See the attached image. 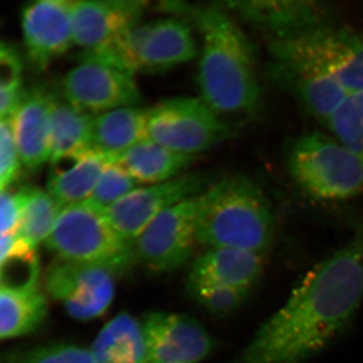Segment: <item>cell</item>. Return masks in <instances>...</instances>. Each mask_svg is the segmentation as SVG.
I'll list each match as a JSON object with an SVG mask.
<instances>
[{"label":"cell","instance_id":"obj_13","mask_svg":"<svg viewBox=\"0 0 363 363\" xmlns=\"http://www.w3.org/2000/svg\"><path fill=\"white\" fill-rule=\"evenodd\" d=\"M142 326L152 363H200L214 348L205 327L189 315L152 312Z\"/></svg>","mask_w":363,"mask_h":363},{"label":"cell","instance_id":"obj_29","mask_svg":"<svg viewBox=\"0 0 363 363\" xmlns=\"http://www.w3.org/2000/svg\"><path fill=\"white\" fill-rule=\"evenodd\" d=\"M188 290L200 305L217 316L235 312L250 295L245 291L200 279H188Z\"/></svg>","mask_w":363,"mask_h":363},{"label":"cell","instance_id":"obj_12","mask_svg":"<svg viewBox=\"0 0 363 363\" xmlns=\"http://www.w3.org/2000/svg\"><path fill=\"white\" fill-rule=\"evenodd\" d=\"M114 277L104 267L56 259L45 272V286L72 318L91 321L104 315L113 302Z\"/></svg>","mask_w":363,"mask_h":363},{"label":"cell","instance_id":"obj_28","mask_svg":"<svg viewBox=\"0 0 363 363\" xmlns=\"http://www.w3.org/2000/svg\"><path fill=\"white\" fill-rule=\"evenodd\" d=\"M333 138L363 162V114L350 96L324 124Z\"/></svg>","mask_w":363,"mask_h":363},{"label":"cell","instance_id":"obj_21","mask_svg":"<svg viewBox=\"0 0 363 363\" xmlns=\"http://www.w3.org/2000/svg\"><path fill=\"white\" fill-rule=\"evenodd\" d=\"M111 162L94 150L52 162L47 191L63 207L86 201Z\"/></svg>","mask_w":363,"mask_h":363},{"label":"cell","instance_id":"obj_14","mask_svg":"<svg viewBox=\"0 0 363 363\" xmlns=\"http://www.w3.org/2000/svg\"><path fill=\"white\" fill-rule=\"evenodd\" d=\"M72 0H38L21 9L26 54L38 70H45L74 45Z\"/></svg>","mask_w":363,"mask_h":363},{"label":"cell","instance_id":"obj_16","mask_svg":"<svg viewBox=\"0 0 363 363\" xmlns=\"http://www.w3.org/2000/svg\"><path fill=\"white\" fill-rule=\"evenodd\" d=\"M289 40H295L350 96L363 92L362 35L331 23Z\"/></svg>","mask_w":363,"mask_h":363},{"label":"cell","instance_id":"obj_37","mask_svg":"<svg viewBox=\"0 0 363 363\" xmlns=\"http://www.w3.org/2000/svg\"><path fill=\"white\" fill-rule=\"evenodd\" d=\"M354 101L357 102L358 108L360 109V111L362 112L363 114V92L358 93V94L351 95Z\"/></svg>","mask_w":363,"mask_h":363},{"label":"cell","instance_id":"obj_11","mask_svg":"<svg viewBox=\"0 0 363 363\" xmlns=\"http://www.w3.org/2000/svg\"><path fill=\"white\" fill-rule=\"evenodd\" d=\"M210 184L204 174L189 172L164 183L140 186L105 210L119 235L133 245L160 214L201 195Z\"/></svg>","mask_w":363,"mask_h":363},{"label":"cell","instance_id":"obj_9","mask_svg":"<svg viewBox=\"0 0 363 363\" xmlns=\"http://www.w3.org/2000/svg\"><path fill=\"white\" fill-rule=\"evenodd\" d=\"M198 197L169 208L143 229L133 243L136 264L167 272L191 259L198 243Z\"/></svg>","mask_w":363,"mask_h":363},{"label":"cell","instance_id":"obj_2","mask_svg":"<svg viewBox=\"0 0 363 363\" xmlns=\"http://www.w3.org/2000/svg\"><path fill=\"white\" fill-rule=\"evenodd\" d=\"M192 14L202 35L199 97L220 116L257 111L262 90L250 40L228 9L209 6Z\"/></svg>","mask_w":363,"mask_h":363},{"label":"cell","instance_id":"obj_26","mask_svg":"<svg viewBox=\"0 0 363 363\" xmlns=\"http://www.w3.org/2000/svg\"><path fill=\"white\" fill-rule=\"evenodd\" d=\"M23 193L25 204L16 233L30 247L37 248L49 238L63 206L42 189L25 186Z\"/></svg>","mask_w":363,"mask_h":363},{"label":"cell","instance_id":"obj_35","mask_svg":"<svg viewBox=\"0 0 363 363\" xmlns=\"http://www.w3.org/2000/svg\"><path fill=\"white\" fill-rule=\"evenodd\" d=\"M25 91L0 90V121L11 118L20 105Z\"/></svg>","mask_w":363,"mask_h":363},{"label":"cell","instance_id":"obj_25","mask_svg":"<svg viewBox=\"0 0 363 363\" xmlns=\"http://www.w3.org/2000/svg\"><path fill=\"white\" fill-rule=\"evenodd\" d=\"M47 315V301L40 288L23 292L0 289V338L35 331Z\"/></svg>","mask_w":363,"mask_h":363},{"label":"cell","instance_id":"obj_36","mask_svg":"<svg viewBox=\"0 0 363 363\" xmlns=\"http://www.w3.org/2000/svg\"><path fill=\"white\" fill-rule=\"evenodd\" d=\"M18 233L2 234L0 235V262L11 252L18 240Z\"/></svg>","mask_w":363,"mask_h":363},{"label":"cell","instance_id":"obj_23","mask_svg":"<svg viewBox=\"0 0 363 363\" xmlns=\"http://www.w3.org/2000/svg\"><path fill=\"white\" fill-rule=\"evenodd\" d=\"M89 350L96 363H152L142 322L128 313H121L105 325Z\"/></svg>","mask_w":363,"mask_h":363},{"label":"cell","instance_id":"obj_24","mask_svg":"<svg viewBox=\"0 0 363 363\" xmlns=\"http://www.w3.org/2000/svg\"><path fill=\"white\" fill-rule=\"evenodd\" d=\"M94 116L67 102L55 92L51 111V161L80 156L92 149Z\"/></svg>","mask_w":363,"mask_h":363},{"label":"cell","instance_id":"obj_27","mask_svg":"<svg viewBox=\"0 0 363 363\" xmlns=\"http://www.w3.org/2000/svg\"><path fill=\"white\" fill-rule=\"evenodd\" d=\"M40 274L37 248L18 238L0 262V289L23 292L39 288Z\"/></svg>","mask_w":363,"mask_h":363},{"label":"cell","instance_id":"obj_19","mask_svg":"<svg viewBox=\"0 0 363 363\" xmlns=\"http://www.w3.org/2000/svg\"><path fill=\"white\" fill-rule=\"evenodd\" d=\"M264 257L233 248H208L193 264L189 279L250 293L264 271Z\"/></svg>","mask_w":363,"mask_h":363},{"label":"cell","instance_id":"obj_30","mask_svg":"<svg viewBox=\"0 0 363 363\" xmlns=\"http://www.w3.org/2000/svg\"><path fill=\"white\" fill-rule=\"evenodd\" d=\"M6 363H96L90 350L69 343H54L7 357Z\"/></svg>","mask_w":363,"mask_h":363},{"label":"cell","instance_id":"obj_32","mask_svg":"<svg viewBox=\"0 0 363 363\" xmlns=\"http://www.w3.org/2000/svg\"><path fill=\"white\" fill-rule=\"evenodd\" d=\"M21 166L11 118L0 121V189L16 181Z\"/></svg>","mask_w":363,"mask_h":363},{"label":"cell","instance_id":"obj_20","mask_svg":"<svg viewBox=\"0 0 363 363\" xmlns=\"http://www.w3.org/2000/svg\"><path fill=\"white\" fill-rule=\"evenodd\" d=\"M150 108L123 107L94 116L92 149L114 162L124 152L147 140Z\"/></svg>","mask_w":363,"mask_h":363},{"label":"cell","instance_id":"obj_3","mask_svg":"<svg viewBox=\"0 0 363 363\" xmlns=\"http://www.w3.org/2000/svg\"><path fill=\"white\" fill-rule=\"evenodd\" d=\"M276 236L271 202L259 184L241 174L210 184L198 197V243L266 257Z\"/></svg>","mask_w":363,"mask_h":363},{"label":"cell","instance_id":"obj_31","mask_svg":"<svg viewBox=\"0 0 363 363\" xmlns=\"http://www.w3.org/2000/svg\"><path fill=\"white\" fill-rule=\"evenodd\" d=\"M140 186L142 185L125 169L116 162H111L105 168L88 200L97 206L107 209Z\"/></svg>","mask_w":363,"mask_h":363},{"label":"cell","instance_id":"obj_7","mask_svg":"<svg viewBox=\"0 0 363 363\" xmlns=\"http://www.w3.org/2000/svg\"><path fill=\"white\" fill-rule=\"evenodd\" d=\"M228 135L221 116L200 97L169 98L149 111L150 140L180 154L198 157Z\"/></svg>","mask_w":363,"mask_h":363},{"label":"cell","instance_id":"obj_4","mask_svg":"<svg viewBox=\"0 0 363 363\" xmlns=\"http://www.w3.org/2000/svg\"><path fill=\"white\" fill-rule=\"evenodd\" d=\"M193 28L182 18H169L133 26L111 44L86 52L97 62L136 74H162L199 57Z\"/></svg>","mask_w":363,"mask_h":363},{"label":"cell","instance_id":"obj_34","mask_svg":"<svg viewBox=\"0 0 363 363\" xmlns=\"http://www.w3.org/2000/svg\"><path fill=\"white\" fill-rule=\"evenodd\" d=\"M23 71V60L18 52L0 43V90H21Z\"/></svg>","mask_w":363,"mask_h":363},{"label":"cell","instance_id":"obj_18","mask_svg":"<svg viewBox=\"0 0 363 363\" xmlns=\"http://www.w3.org/2000/svg\"><path fill=\"white\" fill-rule=\"evenodd\" d=\"M55 92L45 88L25 91L13 116L14 140L21 166L30 172L51 161V111Z\"/></svg>","mask_w":363,"mask_h":363},{"label":"cell","instance_id":"obj_33","mask_svg":"<svg viewBox=\"0 0 363 363\" xmlns=\"http://www.w3.org/2000/svg\"><path fill=\"white\" fill-rule=\"evenodd\" d=\"M13 185L0 189V235L16 233L20 227L25 193L23 187L14 190Z\"/></svg>","mask_w":363,"mask_h":363},{"label":"cell","instance_id":"obj_15","mask_svg":"<svg viewBox=\"0 0 363 363\" xmlns=\"http://www.w3.org/2000/svg\"><path fill=\"white\" fill-rule=\"evenodd\" d=\"M248 23L266 33L271 42L297 39L322 26L331 25V9L324 2L311 0L230 2Z\"/></svg>","mask_w":363,"mask_h":363},{"label":"cell","instance_id":"obj_6","mask_svg":"<svg viewBox=\"0 0 363 363\" xmlns=\"http://www.w3.org/2000/svg\"><path fill=\"white\" fill-rule=\"evenodd\" d=\"M286 164L308 197L341 202L363 194V162L333 136L313 131L289 147Z\"/></svg>","mask_w":363,"mask_h":363},{"label":"cell","instance_id":"obj_17","mask_svg":"<svg viewBox=\"0 0 363 363\" xmlns=\"http://www.w3.org/2000/svg\"><path fill=\"white\" fill-rule=\"evenodd\" d=\"M145 2L138 0H81L72 13L74 45L93 51L111 44L142 21Z\"/></svg>","mask_w":363,"mask_h":363},{"label":"cell","instance_id":"obj_22","mask_svg":"<svg viewBox=\"0 0 363 363\" xmlns=\"http://www.w3.org/2000/svg\"><path fill=\"white\" fill-rule=\"evenodd\" d=\"M197 160L198 157L174 152L147 138L124 152L114 162L140 185H155L188 173V169Z\"/></svg>","mask_w":363,"mask_h":363},{"label":"cell","instance_id":"obj_10","mask_svg":"<svg viewBox=\"0 0 363 363\" xmlns=\"http://www.w3.org/2000/svg\"><path fill=\"white\" fill-rule=\"evenodd\" d=\"M61 96L92 116L123 107L140 106L143 95L135 76L89 59L67 72L61 83Z\"/></svg>","mask_w":363,"mask_h":363},{"label":"cell","instance_id":"obj_5","mask_svg":"<svg viewBox=\"0 0 363 363\" xmlns=\"http://www.w3.org/2000/svg\"><path fill=\"white\" fill-rule=\"evenodd\" d=\"M45 245L56 259L104 267L116 276L136 264L133 245L117 233L106 210L89 200L62 208Z\"/></svg>","mask_w":363,"mask_h":363},{"label":"cell","instance_id":"obj_8","mask_svg":"<svg viewBox=\"0 0 363 363\" xmlns=\"http://www.w3.org/2000/svg\"><path fill=\"white\" fill-rule=\"evenodd\" d=\"M269 55L274 80L323 124L350 97L295 40L271 42Z\"/></svg>","mask_w":363,"mask_h":363},{"label":"cell","instance_id":"obj_1","mask_svg":"<svg viewBox=\"0 0 363 363\" xmlns=\"http://www.w3.org/2000/svg\"><path fill=\"white\" fill-rule=\"evenodd\" d=\"M363 298V225L313 267L233 363H305L339 337Z\"/></svg>","mask_w":363,"mask_h":363}]
</instances>
